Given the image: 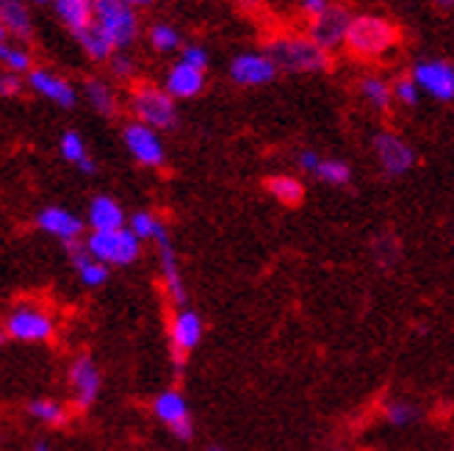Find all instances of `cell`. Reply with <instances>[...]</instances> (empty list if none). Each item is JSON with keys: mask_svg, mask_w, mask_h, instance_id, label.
Instances as JSON below:
<instances>
[{"mask_svg": "<svg viewBox=\"0 0 454 451\" xmlns=\"http://www.w3.org/2000/svg\"><path fill=\"white\" fill-rule=\"evenodd\" d=\"M36 228H39L42 233H48V236L59 238L64 246L81 241V236H83V222H81L73 211H67V208H61V206H48V208H42V211L36 214Z\"/></svg>", "mask_w": 454, "mask_h": 451, "instance_id": "obj_14", "label": "cell"}, {"mask_svg": "<svg viewBox=\"0 0 454 451\" xmlns=\"http://www.w3.org/2000/svg\"><path fill=\"white\" fill-rule=\"evenodd\" d=\"M333 4L330 0H302V12L310 17V19H316V17H322L327 9H330Z\"/></svg>", "mask_w": 454, "mask_h": 451, "instance_id": "obj_40", "label": "cell"}, {"mask_svg": "<svg viewBox=\"0 0 454 451\" xmlns=\"http://www.w3.org/2000/svg\"><path fill=\"white\" fill-rule=\"evenodd\" d=\"M95 26L114 42L117 51H125L139 34L136 12L122 0H95Z\"/></svg>", "mask_w": 454, "mask_h": 451, "instance_id": "obj_6", "label": "cell"}, {"mask_svg": "<svg viewBox=\"0 0 454 451\" xmlns=\"http://www.w3.org/2000/svg\"><path fill=\"white\" fill-rule=\"evenodd\" d=\"M67 382H70V391L75 399V408L78 410H89L100 396V385H103V377L98 363L89 354H78L73 357L70 371H67Z\"/></svg>", "mask_w": 454, "mask_h": 451, "instance_id": "obj_10", "label": "cell"}, {"mask_svg": "<svg viewBox=\"0 0 454 451\" xmlns=\"http://www.w3.org/2000/svg\"><path fill=\"white\" fill-rule=\"evenodd\" d=\"M128 228L139 236L142 241H158L164 233H167V224L158 219L155 214L150 211H136L130 219H128Z\"/></svg>", "mask_w": 454, "mask_h": 451, "instance_id": "obj_28", "label": "cell"}, {"mask_svg": "<svg viewBox=\"0 0 454 451\" xmlns=\"http://www.w3.org/2000/svg\"><path fill=\"white\" fill-rule=\"evenodd\" d=\"M435 4H441V6H451L454 0H435Z\"/></svg>", "mask_w": 454, "mask_h": 451, "instance_id": "obj_44", "label": "cell"}, {"mask_svg": "<svg viewBox=\"0 0 454 451\" xmlns=\"http://www.w3.org/2000/svg\"><path fill=\"white\" fill-rule=\"evenodd\" d=\"M130 111L136 122L153 130H172L177 125V105L167 89L155 83H139L130 92Z\"/></svg>", "mask_w": 454, "mask_h": 451, "instance_id": "obj_3", "label": "cell"}, {"mask_svg": "<svg viewBox=\"0 0 454 451\" xmlns=\"http://www.w3.org/2000/svg\"><path fill=\"white\" fill-rule=\"evenodd\" d=\"M122 4H128L133 9V6H147V4H153V0H122Z\"/></svg>", "mask_w": 454, "mask_h": 451, "instance_id": "obj_41", "label": "cell"}, {"mask_svg": "<svg viewBox=\"0 0 454 451\" xmlns=\"http://www.w3.org/2000/svg\"><path fill=\"white\" fill-rule=\"evenodd\" d=\"M399 42V28L391 19L377 17V14H360L352 19L349 34H347V48L349 53L360 58L382 56Z\"/></svg>", "mask_w": 454, "mask_h": 451, "instance_id": "obj_2", "label": "cell"}, {"mask_svg": "<svg viewBox=\"0 0 454 451\" xmlns=\"http://www.w3.org/2000/svg\"><path fill=\"white\" fill-rule=\"evenodd\" d=\"M297 164H300V169L316 175V169H319V164H322V158H319V152H313V150H302L297 155Z\"/></svg>", "mask_w": 454, "mask_h": 451, "instance_id": "obj_39", "label": "cell"}, {"mask_svg": "<svg viewBox=\"0 0 454 451\" xmlns=\"http://www.w3.org/2000/svg\"><path fill=\"white\" fill-rule=\"evenodd\" d=\"M150 44H153L155 51L169 53V51H175L177 44H180V34L172 26H167V22H158V26L150 28Z\"/></svg>", "mask_w": 454, "mask_h": 451, "instance_id": "obj_33", "label": "cell"}, {"mask_svg": "<svg viewBox=\"0 0 454 451\" xmlns=\"http://www.w3.org/2000/svg\"><path fill=\"white\" fill-rule=\"evenodd\" d=\"M374 258H377V263H380V266L391 268V266L396 263V258H399V253H396V244H394L391 238L377 241V244H374Z\"/></svg>", "mask_w": 454, "mask_h": 451, "instance_id": "obj_36", "label": "cell"}, {"mask_svg": "<svg viewBox=\"0 0 454 451\" xmlns=\"http://www.w3.org/2000/svg\"><path fill=\"white\" fill-rule=\"evenodd\" d=\"M266 56L286 73H325L330 53L310 36H275L266 44Z\"/></svg>", "mask_w": 454, "mask_h": 451, "instance_id": "obj_1", "label": "cell"}, {"mask_svg": "<svg viewBox=\"0 0 454 451\" xmlns=\"http://www.w3.org/2000/svg\"><path fill=\"white\" fill-rule=\"evenodd\" d=\"M28 416L44 426H61L67 421V408L56 399H34L28 401Z\"/></svg>", "mask_w": 454, "mask_h": 451, "instance_id": "obj_27", "label": "cell"}, {"mask_svg": "<svg viewBox=\"0 0 454 451\" xmlns=\"http://www.w3.org/2000/svg\"><path fill=\"white\" fill-rule=\"evenodd\" d=\"M357 86H360L363 100H366V103H369L372 108H377V111H388L391 103L396 100V97H394V86H388L382 78L369 75V78H363Z\"/></svg>", "mask_w": 454, "mask_h": 451, "instance_id": "obj_25", "label": "cell"}, {"mask_svg": "<svg viewBox=\"0 0 454 451\" xmlns=\"http://www.w3.org/2000/svg\"><path fill=\"white\" fill-rule=\"evenodd\" d=\"M202 86H206V73L194 70V66H189L184 61H177L172 70L167 73V81H164V89L175 100L197 97L202 92Z\"/></svg>", "mask_w": 454, "mask_h": 451, "instance_id": "obj_20", "label": "cell"}, {"mask_svg": "<svg viewBox=\"0 0 454 451\" xmlns=\"http://www.w3.org/2000/svg\"><path fill=\"white\" fill-rule=\"evenodd\" d=\"M31 451H48V443H44V440H36Z\"/></svg>", "mask_w": 454, "mask_h": 451, "instance_id": "obj_42", "label": "cell"}, {"mask_svg": "<svg viewBox=\"0 0 454 451\" xmlns=\"http://www.w3.org/2000/svg\"><path fill=\"white\" fill-rule=\"evenodd\" d=\"M153 413L164 426H169L172 438L184 440V443H189L194 438V421H192L189 401L180 391L169 388L164 393H158L153 401Z\"/></svg>", "mask_w": 454, "mask_h": 451, "instance_id": "obj_7", "label": "cell"}, {"mask_svg": "<svg viewBox=\"0 0 454 451\" xmlns=\"http://www.w3.org/2000/svg\"><path fill=\"white\" fill-rule=\"evenodd\" d=\"M111 73L117 75V78H130L133 75V58L120 51L117 56L111 58Z\"/></svg>", "mask_w": 454, "mask_h": 451, "instance_id": "obj_37", "label": "cell"}, {"mask_svg": "<svg viewBox=\"0 0 454 451\" xmlns=\"http://www.w3.org/2000/svg\"><path fill=\"white\" fill-rule=\"evenodd\" d=\"M0 28H4V42L6 36L31 42L34 28H31V14L26 0H0Z\"/></svg>", "mask_w": 454, "mask_h": 451, "instance_id": "obj_21", "label": "cell"}, {"mask_svg": "<svg viewBox=\"0 0 454 451\" xmlns=\"http://www.w3.org/2000/svg\"><path fill=\"white\" fill-rule=\"evenodd\" d=\"M34 4H48V0H34Z\"/></svg>", "mask_w": 454, "mask_h": 451, "instance_id": "obj_46", "label": "cell"}, {"mask_svg": "<svg viewBox=\"0 0 454 451\" xmlns=\"http://www.w3.org/2000/svg\"><path fill=\"white\" fill-rule=\"evenodd\" d=\"M83 92H86L89 105H92L100 117H114V114H117V95H114V89L106 81L89 78L86 86H83Z\"/></svg>", "mask_w": 454, "mask_h": 451, "instance_id": "obj_23", "label": "cell"}, {"mask_svg": "<svg viewBox=\"0 0 454 451\" xmlns=\"http://www.w3.org/2000/svg\"><path fill=\"white\" fill-rule=\"evenodd\" d=\"M180 61L194 66V70H202L206 73V66H208V51L206 48H200V44H186L184 51H180Z\"/></svg>", "mask_w": 454, "mask_h": 451, "instance_id": "obj_35", "label": "cell"}, {"mask_svg": "<svg viewBox=\"0 0 454 451\" xmlns=\"http://www.w3.org/2000/svg\"><path fill=\"white\" fill-rule=\"evenodd\" d=\"M0 61H4L6 73H14V75H22V73L36 70L31 53H28V51H22V48H14V44H9V42L0 44Z\"/></svg>", "mask_w": 454, "mask_h": 451, "instance_id": "obj_30", "label": "cell"}, {"mask_svg": "<svg viewBox=\"0 0 454 451\" xmlns=\"http://www.w3.org/2000/svg\"><path fill=\"white\" fill-rule=\"evenodd\" d=\"M53 6L75 39L95 26V0H53Z\"/></svg>", "mask_w": 454, "mask_h": 451, "instance_id": "obj_22", "label": "cell"}, {"mask_svg": "<svg viewBox=\"0 0 454 451\" xmlns=\"http://www.w3.org/2000/svg\"><path fill=\"white\" fill-rule=\"evenodd\" d=\"M67 250H70V263L75 268L78 280L86 285V288H100L108 283L111 277V268L100 260H95L92 255H89L86 244L83 241H75V244H67Z\"/></svg>", "mask_w": 454, "mask_h": 451, "instance_id": "obj_19", "label": "cell"}, {"mask_svg": "<svg viewBox=\"0 0 454 451\" xmlns=\"http://www.w3.org/2000/svg\"><path fill=\"white\" fill-rule=\"evenodd\" d=\"M86 222H89V230L92 233H114V230L128 228V216H125L122 206L108 194H98L92 202H89Z\"/></svg>", "mask_w": 454, "mask_h": 451, "instance_id": "obj_18", "label": "cell"}, {"mask_svg": "<svg viewBox=\"0 0 454 451\" xmlns=\"http://www.w3.org/2000/svg\"><path fill=\"white\" fill-rule=\"evenodd\" d=\"M278 64L271 61L266 53H241L231 61V78L239 86H263L275 81Z\"/></svg>", "mask_w": 454, "mask_h": 451, "instance_id": "obj_15", "label": "cell"}, {"mask_svg": "<svg viewBox=\"0 0 454 451\" xmlns=\"http://www.w3.org/2000/svg\"><path fill=\"white\" fill-rule=\"evenodd\" d=\"M316 177L327 186H347L352 180V169L347 161H338V158H322L319 169H316Z\"/></svg>", "mask_w": 454, "mask_h": 451, "instance_id": "obj_29", "label": "cell"}, {"mask_svg": "<svg viewBox=\"0 0 454 451\" xmlns=\"http://www.w3.org/2000/svg\"><path fill=\"white\" fill-rule=\"evenodd\" d=\"M374 155L385 175L402 177L416 167V150L391 130H380L374 136Z\"/></svg>", "mask_w": 454, "mask_h": 451, "instance_id": "obj_9", "label": "cell"}, {"mask_svg": "<svg viewBox=\"0 0 454 451\" xmlns=\"http://www.w3.org/2000/svg\"><path fill=\"white\" fill-rule=\"evenodd\" d=\"M20 89H22L20 75H14V73H4V75H0V95H4V97H17Z\"/></svg>", "mask_w": 454, "mask_h": 451, "instance_id": "obj_38", "label": "cell"}, {"mask_svg": "<svg viewBox=\"0 0 454 451\" xmlns=\"http://www.w3.org/2000/svg\"><path fill=\"white\" fill-rule=\"evenodd\" d=\"M333 451H347V448H344V446H335Z\"/></svg>", "mask_w": 454, "mask_h": 451, "instance_id": "obj_45", "label": "cell"}, {"mask_svg": "<svg viewBox=\"0 0 454 451\" xmlns=\"http://www.w3.org/2000/svg\"><path fill=\"white\" fill-rule=\"evenodd\" d=\"M28 86L39 97L51 100L59 108H73L78 103V95L70 86V81H64L61 75H56L51 70H42V66H36V70L28 73Z\"/></svg>", "mask_w": 454, "mask_h": 451, "instance_id": "obj_17", "label": "cell"}, {"mask_svg": "<svg viewBox=\"0 0 454 451\" xmlns=\"http://www.w3.org/2000/svg\"><path fill=\"white\" fill-rule=\"evenodd\" d=\"M206 451H224V448H222V446H219V443H211V446H208V448H206Z\"/></svg>", "mask_w": 454, "mask_h": 451, "instance_id": "obj_43", "label": "cell"}, {"mask_svg": "<svg viewBox=\"0 0 454 451\" xmlns=\"http://www.w3.org/2000/svg\"><path fill=\"white\" fill-rule=\"evenodd\" d=\"M413 81L435 100H454V64L449 61H419L413 66Z\"/></svg>", "mask_w": 454, "mask_h": 451, "instance_id": "obj_13", "label": "cell"}, {"mask_svg": "<svg viewBox=\"0 0 454 451\" xmlns=\"http://www.w3.org/2000/svg\"><path fill=\"white\" fill-rule=\"evenodd\" d=\"M4 335L17 344H48L56 335V319L39 305H14L4 319Z\"/></svg>", "mask_w": 454, "mask_h": 451, "instance_id": "obj_4", "label": "cell"}, {"mask_svg": "<svg viewBox=\"0 0 454 451\" xmlns=\"http://www.w3.org/2000/svg\"><path fill=\"white\" fill-rule=\"evenodd\" d=\"M202 341V319L200 313L192 310V307H177V313L172 315L169 322V344H172V352H175V360H177V371L184 369V357L189 352H194Z\"/></svg>", "mask_w": 454, "mask_h": 451, "instance_id": "obj_11", "label": "cell"}, {"mask_svg": "<svg viewBox=\"0 0 454 451\" xmlns=\"http://www.w3.org/2000/svg\"><path fill=\"white\" fill-rule=\"evenodd\" d=\"M59 150H61V155H64V161H70V164H75V167H81L86 158H89V152H86V144H83V139H81V133L78 130H67L64 136H61V142H59Z\"/></svg>", "mask_w": 454, "mask_h": 451, "instance_id": "obj_32", "label": "cell"}, {"mask_svg": "<svg viewBox=\"0 0 454 451\" xmlns=\"http://www.w3.org/2000/svg\"><path fill=\"white\" fill-rule=\"evenodd\" d=\"M89 255L95 260L111 266H130L136 258L142 255V238L136 236L130 228L114 230V233H89L83 238Z\"/></svg>", "mask_w": 454, "mask_h": 451, "instance_id": "obj_5", "label": "cell"}, {"mask_svg": "<svg viewBox=\"0 0 454 451\" xmlns=\"http://www.w3.org/2000/svg\"><path fill=\"white\" fill-rule=\"evenodd\" d=\"M266 189H269V194L275 197L278 202H283V206H297V202H302V197H305V189H302L300 180L288 177V175L269 177Z\"/></svg>", "mask_w": 454, "mask_h": 451, "instance_id": "obj_26", "label": "cell"}, {"mask_svg": "<svg viewBox=\"0 0 454 451\" xmlns=\"http://www.w3.org/2000/svg\"><path fill=\"white\" fill-rule=\"evenodd\" d=\"M122 142H125L130 158L139 167H147V169L164 167L167 150H164L161 136H158V130H153V128H147L142 122H128L125 130H122Z\"/></svg>", "mask_w": 454, "mask_h": 451, "instance_id": "obj_8", "label": "cell"}, {"mask_svg": "<svg viewBox=\"0 0 454 451\" xmlns=\"http://www.w3.org/2000/svg\"><path fill=\"white\" fill-rule=\"evenodd\" d=\"M382 413H385V421L394 424V426H411V424L419 421V408H416V404H411V401H404V399L388 401Z\"/></svg>", "mask_w": 454, "mask_h": 451, "instance_id": "obj_31", "label": "cell"}, {"mask_svg": "<svg viewBox=\"0 0 454 451\" xmlns=\"http://www.w3.org/2000/svg\"><path fill=\"white\" fill-rule=\"evenodd\" d=\"M394 97H396V103H402V105H419V97H421V86L413 81V75L411 78H399L396 83H394Z\"/></svg>", "mask_w": 454, "mask_h": 451, "instance_id": "obj_34", "label": "cell"}, {"mask_svg": "<svg viewBox=\"0 0 454 451\" xmlns=\"http://www.w3.org/2000/svg\"><path fill=\"white\" fill-rule=\"evenodd\" d=\"M78 42H81L83 53L92 58V61H111L114 56H117V48H114V42L98 26H92L86 34H81Z\"/></svg>", "mask_w": 454, "mask_h": 451, "instance_id": "obj_24", "label": "cell"}, {"mask_svg": "<svg viewBox=\"0 0 454 451\" xmlns=\"http://www.w3.org/2000/svg\"><path fill=\"white\" fill-rule=\"evenodd\" d=\"M352 19L355 17L344 6H330L322 17L310 19L308 36L330 53V51L340 48V44H347V34H349Z\"/></svg>", "mask_w": 454, "mask_h": 451, "instance_id": "obj_12", "label": "cell"}, {"mask_svg": "<svg viewBox=\"0 0 454 451\" xmlns=\"http://www.w3.org/2000/svg\"><path fill=\"white\" fill-rule=\"evenodd\" d=\"M155 244H158V268H161V280H164L167 297L175 305L186 307V280H184V275H180V263H177V255H175V246L169 241V233H164Z\"/></svg>", "mask_w": 454, "mask_h": 451, "instance_id": "obj_16", "label": "cell"}]
</instances>
